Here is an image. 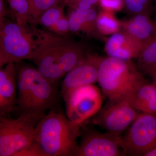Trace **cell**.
I'll return each instance as SVG.
<instances>
[{"label": "cell", "instance_id": "1", "mask_svg": "<svg viewBox=\"0 0 156 156\" xmlns=\"http://www.w3.org/2000/svg\"><path fill=\"white\" fill-rule=\"evenodd\" d=\"M37 47L30 60L39 72L55 84L82 61L86 53L83 46L68 37L50 31L31 28Z\"/></svg>", "mask_w": 156, "mask_h": 156}, {"label": "cell", "instance_id": "2", "mask_svg": "<svg viewBox=\"0 0 156 156\" xmlns=\"http://www.w3.org/2000/svg\"><path fill=\"white\" fill-rule=\"evenodd\" d=\"M55 84L28 65L17 66V105L21 113L44 116L56 99Z\"/></svg>", "mask_w": 156, "mask_h": 156}, {"label": "cell", "instance_id": "3", "mask_svg": "<svg viewBox=\"0 0 156 156\" xmlns=\"http://www.w3.org/2000/svg\"><path fill=\"white\" fill-rule=\"evenodd\" d=\"M80 127L71 122L66 115L51 110L39 120L35 142L47 156H74Z\"/></svg>", "mask_w": 156, "mask_h": 156}, {"label": "cell", "instance_id": "4", "mask_svg": "<svg viewBox=\"0 0 156 156\" xmlns=\"http://www.w3.org/2000/svg\"><path fill=\"white\" fill-rule=\"evenodd\" d=\"M147 81L132 60L104 57L101 62L98 83L108 99L124 97Z\"/></svg>", "mask_w": 156, "mask_h": 156}, {"label": "cell", "instance_id": "5", "mask_svg": "<svg viewBox=\"0 0 156 156\" xmlns=\"http://www.w3.org/2000/svg\"><path fill=\"white\" fill-rule=\"evenodd\" d=\"M43 116L26 113L16 119L0 116V156H16L34 142L36 128Z\"/></svg>", "mask_w": 156, "mask_h": 156}, {"label": "cell", "instance_id": "6", "mask_svg": "<svg viewBox=\"0 0 156 156\" xmlns=\"http://www.w3.org/2000/svg\"><path fill=\"white\" fill-rule=\"evenodd\" d=\"M36 47L32 29L5 17L0 21V48L8 64L30 60Z\"/></svg>", "mask_w": 156, "mask_h": 156}, {"label": "cell", "instance_id": "7", "mask_svg": "<svg viewBox=\"0 0 156 156\" xmlns=\"http://www.w3.org/2000/svg\"><path fill=\"white\" fill-rule=\"evenodd\" d=\"M94 84L77 87L62 94L66 116L74 125L81 126L95 115L102 107V93Z\"/></svg>", "mask_w": 156, "mask_h": 156}, {"label": "cell", "instance_id": "8", "mask_svg": "<svg viewBox=\"0 0 156 156\" xmlns=\"http://www.w3.org/2000/svg\"><path fill=\"white\" fill-rule=\"evenodd\" d=\"M123 140L128 155L144 156L156 147V113H139Z\"/></svg>", "mask_w": 156, "mask_h": 156}, {"label": "cell", "instance_id": "9", "mask_svg": "<svg viewBox=\"0 0 156 156\" xmlns=\"http://www.w3.org/2000/svg\"><path fill=\"white\" fill-rule=\"evenodd\" d=\"M126 97L108 99L106 104L92 117V122L107 132L121 134L139 114Z\"/></svg>", "mask_w": 156, "mask_h": 156}, {"label": "cell", "instance_id": "10", "mask_svg": "<svg viewBox=\"0 0 156 156\" xmlns=\"http://www.w3.org/2000/svg\"><path fill=\"white\" fill-rule=\"evenodd\" d=\"M127 151L120 134L94 130L87 131L78 144L75 156H123Z\"/></svg>", "mask_w": 156, "mask_h": 156}, {"label": "cell", "instance_id": "11", "mask_svg": "<svg viewBox=\"0 0 156 156\" xmlns=\"http://www.w3.org/2000/svg\"><path fill=\"white\" fill-rule=\"evenodd\" d=\"M104 57L86 53L82 61L67 73L61 85V94L77 87L98 83L101 62Z\"/></svg>", "mask_w": 156, "mask_h": 156}, {"label": "cell", "instance_id": "12", "mask_svg": "<svg viewBox=\"0 0 156 156\" xmlns=\"http://www.w3.org/2000/svg\"><path fill=\"white\" fill-rule=\"evenodd\" d=\"M17 65L9 63L0 69V116H6L17 103Z\"/></svg>", "mask_w": 156, "mask_h": 156}, {"label": "cell", "instance_id": "13", "mask_svg": "<svg viewBox=\"0 0 156 156\" xmlns=\"http://www.w3.org/2000/svg\"><path fill=\"white\" fill-rule=\"evenodd\" d=\"M142 47L140 42L121 30L107 39L105 49L109 57L130 60L137 58Z\"/></svg>", "mask_w": 156, "mask_h": 156}, {"label": "cell", "instance_id": "14", "mask_svg": "<svg viewBox=\"0 0 156 156\" xmlns=\"http://www.w3.org/2000/svg\"><path fill=\"white\" fill-rule=\"evenodd\" d=\"M122 30L140 42L144 46L156 34V20L148 14L132 16L128 20L121 21Z\"/></svg>", "mask_w": 156, "mask_h": 156}, {"label": "cell", "instance_id": "15", "mask_svg": "<svg viewBox=\"0 0 156 156\" xmlns=\"http://www.w3.org/2000/svg\"><path fill=\"white\" fill-rule=\"evenodd\" d=\"M125 97L137 111L156 113V86L152 83L139 85Z\"/></svg>", "mask_w": 156, "mask_h": 156}, {"label": "cell", "instance_id": "16", "mask_svg": "<svg viewBox=\"0 0 156 156\" xmlns=\"http://www.w3.org/2000/svg\"><path fill=\"white\" fill-rule=\"evenodd\" d=\"M137 58L138 69L147 74L156 65V34L143 46Z\"/></svg>", "mask_w": 156, "mask_h": 156}, {"label": "cell", "instance_id": "17", "mask_svg": "<svg viewBox=\"0 0 156 156\" xmlns=\"http://www.w3.org/2000/svg\"><path fill=\"white\" fill-rule=\"evenodd\" d=\"M96 26L98 32L103 37L112 35L122 30L121 21L114 13L105 10L97 14Z\"/></svg>", "mask_w": 156, "mask_h": 156}, {"label": "cell", "instance_id": "18", "mask_svg": "<svg viewBox=\"0 0 156 156\" xmlns=\"http://www.w3.org/2000/svg\"><path fill=\"white\" fill-rule=\"evenodd\" d=\"M8 5V11L14 18V21L27 26L30 23L28 0H6Z\"/></svg>", "mask_w": 156, "mask_h": 156}, {"label": "cell", "instance_id": "19", "mask_svg": "<svg viewBox=\"0 0 156 156\" xmlns=\"http://www.w3.org/2000/svg\"><path fill=\"white\" fill-rule=\"evenodd\" d=\"M80 15L83 26V33L87 36L101 39L103 36L98 30L96 26L97 14L94 9L87 10L75 9Z\"/></svg>", "mask_w": 156, "mask_h": 156}, {"label": "cell", "instance_id": "20", "mask_svg": "<svg viewBox=\"0 0 156 156\" xmlns=\"http://www.w3.org/2000/svg\"><path fill=\"white\" fill-rule=\"evenodd\" d=\"M62 0H28L30 24L37 25L39 17L47 10L60 4Z\"/></svg>", "mask_w": 156, "mask_h": 156}, {"label": "cell", "instance_id": "21", "mask_svg": "<svg viewBox=\"0 0 156 156\" xmlns=\"http://www.w3.org/2000/svg\"><path fill=\"white\" fill-rule=\"evenodd\" d=\"M127 12L134 16L140 14H151L153 10L152 0H123Z\"/></svg>", "mask_w": 156, "mask_h": 156}, {"label": "cell", "instance_id": "22", "mask_svg": "<svg viewBox=\"0 0 156 156\" xmlns=\"http://www.w3.org/2000/svg\"><path fill=\"white\" fill-rule=\"evenodd\" d=\"M64 14V7L60 3L44 12L39 17L37 24H40L48 30Z\"/></svg>", "mask_w": 156, "mask_h": 156}, {"label": "cell", "instance_id": "23", "mask_svg": "<svg viewBox=\"0 0 156 156\" xmlns=\"http://www.w3.org/2000/svg\"><path fill=\"white\" fill-rule=\"evenodd\" d=\"M67 17L70 31L73 33L83 32V20L77 10L70 9Z\"/></svg>", "mask_w": 156, "mask_h": 156}, {"label": "cell", "instance_id": "24", "mask_svg": "<svg viewBox=\"0 0 156 156\" xmlns=\"http://www.w3.org/2000/svg\"><path fill=\"white\" fill-rule=\"evenodd\" d=\"M49 31L61 36H65L70 31L68 20L64 14L50 29Z\"/></svg>", "mask_w": 156, "mask_h": 156}, {"label": "cell", "instance_id": "25", "mask_svg": "<svg viewBox=\"0 0 156 156\" xmlns=\"http://www.w3.org/2000/svg\"><path fill=\"white\" fill-rule=\"evenodd\" d=\"M103 10L115 12L121 11L124 6L123 0H99Z\"/></svg>", "mask_w": 156, "mask_h": 156}, {"label": "cell", "instance_id": "26", "mask_svg": "<svg viewBox=\"0 0 156 156\" xmlns=\"http://www.w3.org/2000/svg\"><path fill=\"white\" fill-rule=\"evenodd\" d=\"M16 156H47V155L35 141L18 152Z\"/></svg>", "mask_w": 156, "mask_h": 156}, {"label": "cell", "instance_id": "27", "mask_svg": "<svg viewBox=\"0 0 156 156\" xmlns=\"http://www.w3.org/2000/svg\"><path fill=\"white\" fill-rule=\"evenodd\" d=\"M6 3V0H0V21L5 17L6 14L8 13Z\"/></svg>", "mask_w": 156, "mask_h": 156}, {"label": "cell", "instance_id": "28", "mask_svg": "<svg viewBox=\"0 0 156 156\" xmlns=\"http://www.w3.org/2000/svg\"><path fill=\"white\" fill-rule=\"evenodd\" d=\"M147 74L151 78L153 83L156 86V65Z\"/></svg>", "mask_w": 156, "mask_h": 156}, {"label": "cell", "instance_id": "29", "mask_svg": "<svg viewBox=\"0 0 156 156\" xmlns=\"http://www.w3.org/2000/svg\"><path fill=\"white\" fill-rule=\"evenodd\" d=\"M8 63L6 61L5 57L4 56V53H3L2 49L0 48V69H2L4 66L6 65Z\"/></svg>", "mask_w": 156, "mask_h": 156}, {"label": "cell", "instance_id": "30", "mask_svg": "<svg viewBox=\"0 0 156 156\" xmlns=\"http://www.w3.org/2000/svg\"><path fill=\"white\" fill-rule=\"evenodd\" d=\"M144 156H156V147L149 151L144 154Z\"/></svg>", "mask_w": 156, "mask_h": 156}, {"label": "cell", "instance_id": "31", "mask_svg": "<svg viewBox=\"0 0 156 156\" xmlns=\"http://www.w3.org/2000/svg\"><path fill=\"white\" fill-rule=\"evenodd\" d=\"M153 12L154 13V19L156 20V0H155V3L154 5L153 6Z\"/></svg>", "mask_w": 156, "mask_h": 156}]
</instances>
